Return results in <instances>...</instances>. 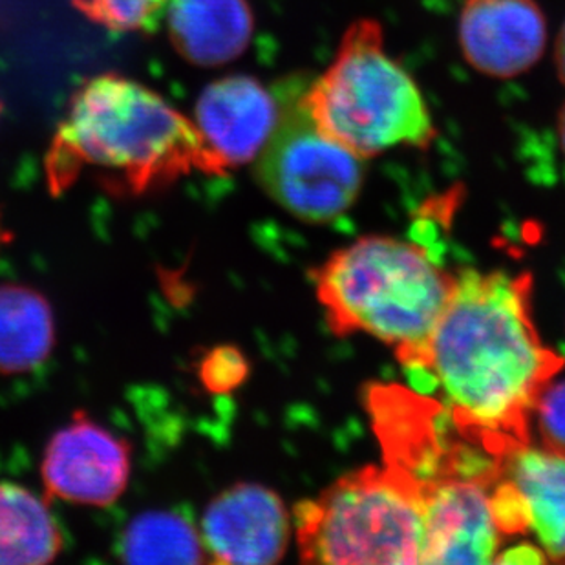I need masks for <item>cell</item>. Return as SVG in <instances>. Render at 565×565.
<instances>
[{"mask_svg":"<svg viewBox=\"0 0 565 565\" xmlns=\"http://www.w3.org/2000/svg\"><path fill=\"white\" fill-rule=\"evenodd\" d=\"M491 480L452 475L419 481L422 564H491L502 533L492 514Z\"/></svg>","mask_w":565,"mask_h":565,"instance_id":"cell-8","label":"cell"},{"mask_svg":"<svg viewBox=\"0 0 565 565\" xmlns=\"http://www.w3.org/2000/svg\"><path fill=\"white\" fill-rule=\"evenodd\" d=\"M247 0H172L169 33L183 60L196 66H222L241 57L253 35Z\"/></svg>","mask_w":565,"mask_h":565,"instance_id":"cell-12","label":"cell"},{"mask_svg":"<svg viewBox=\"0 0 565 565\" xmlns=\"http://www.w3.org/2000/svg\"><path fill=\"white\" fill-rule=\"evenodd\" d=\"M558 138H561V147L565 156V107L562 108L561 116H558Z\"/></svg>","mask_w":565,"mask_h":565,"instance_id":"cell-22","label":"cell"},{"mask_svg":"<svg viewBox=\"0 0 565 565\" xmlns=\"http://www.w3.org/2000/svg\"><path fill=\"white\" fill-rule=\"evenodd\" d=\"M456 277L422 246L366 236L337 252L317 273L331 330L363 331L395 348L408 364L436 330Z\"/></svg>","mask_w":565,"mask_h":565,"instance_id":"cell-3","label":"cell"},{"mask_svg":"<svg viewBox=\"0 0 565 565\" xmlns=\"http://www.w3.org/2000/svg\"><path fill=\"white\" fill-rule=\"evenodd\" d=\"M556 68H558V75L565 85V24L562 26L558 41H556Z\"/></svg>","mask_w":565,"mask_h":565,"instance_id":"cell-21","label":"cell"},{"mask_svg":"<svg viewBox=\"0 0 565 565\" xmlns=\"http://www.w3.org/2000/svg\"><path fill=\"white\" fill-rule=\"evenodd\" d=\"M83 169L102 172L116 192L145 194L191 171L213 174L207 150L191 119L124 75L86 81L46 154L54 194L70 188Z\"/></svg>","mask_w":565,"mask_h":565,"instance_id":"cell-2","label":"cell"},{"mask_svg":"<svg viewBox=\"0 0 565 565\" xmlns=\"http://www.w3.org/2000/svg\"><path fill=\"white\" fill-rule=\"evenodd\" d=\"M533 414L539 419V433L545 450L565 458V379L545 384L536 397Z\"/></svg>","mask_w":565,"mask_h":565,"instance_id":"cell-18","label":"cell"},{"mask_svg":"<svg viewBox=\"0 0 565 565\" xmlns=\"http://www.w3.org/2000/svg\"><path fill=\"white\" fill-rule=\"evenodd\" d=\"M200 536L205 553L218 564H275L288 551L291 518L277 492L236 483L211 500Z\"/></svg>","mask_w":565,"mask_h":565,"instance_id":"cell-9","label":"cell"},{"mask_svg":"<svg viewBox=\"0 0 565 565\" xmlns=\"http://www.w3.org/2000/svg\"><path fill=\"white\" fill-rule=\"evenodd\" d=\"M564 364L534 328L529 275L465 271L406 369L441 392L459 433L505 461L527 445L536 397Z\"/></svg>","mask_w":565,"mask_h":565,"instance_id":"cell-1","label":"cell"},{"mask_svg":"<svg viewBox=\"0 0 565 565\" xmlns=\"http://www.w3.org/2000/svg\"><path fill=\"white\" fill-rule=\"evenodd\" d=\"M130 470V445L86 412H75L72 422L50 439L41 463L50 497L88 507L118 502L127 491Z\"/></svg>","mask_w":565,"mask_h":565,"instance_id":"cell-7","label":"cell"},{"mask_svg":"<svg viewBox=\"0 0 565 565\" xmlns=\"http://www.w3.org/2000/svg\"><path fill=\"white\" fill-rule=\"evenodd\" d=\"M363 158L315 124L305 90L280 99V116L256 158L262 189L297 218L326 224L347 213L363 188Z\"/></svg>","mask_w":565,"mask_h":565,"instance_id":"cell-6","label":"cell"},{"mask_svg":"<svg viewBox=\"0 0 565 565\" xmlns=\"http://www.w3.org/2000/svg\"><path fill=\"white\" fill-rule=\"evenodd\" d=\"M247 372L246 358L233 347L214 348L200 364L203 386L214 394L238 388L246 381Z\"/></svg>","mask_w":565,"mask_h":565,"instance_id":"cell-19","label":"cell"},{"mask_svg":"<svg viewBox=\"0 0 565 565\" xmlns=\"http://www.w3.org/2000/svg\"><path fill=\"white\" fill-rule=\"evenodd\" d=\"M119 555L128 564H202V536L177 512L150 511L125 529Z\"/></svg>","mask_w":565,"mask_h":565,"instance_id":"cell-16","label":"cell"},{"mask_svg":"<svg viewBox=\"0 0 565 565\" xmlns=\"http://www.w3.org/2000/svg\"><path fill=\"white\" fill-rule=\"evenodd\" d=\"M547 561L565 562V458L545 448H518L503 461Z\"/></svg>","mask_w":565,"mask_h":565,"instance_id":"cell-13","label":"cell"},{"mask_svg":"<svg viewBox=\"0 0 565 565\" xmlns=\"http://www.w3.org/2000/svg\"><path fill=\"white\" fill-rule=\"evenodd\" d=\"M459 43L476 70L494 77H514L544 54V13L534 0H467L459 21Z\"/></svg>","mask_w":565,"mask_h":565,"instance_id":"cell-11","label":"cell"},{"mask_svg":"<svg viewBox=\"0 0 565 565\" xmlns=\"http://www.w3.org/2000/svg\"><path fill=\"white\" fill-rule=\"evenodd\" d=\"M60 523L46 502L15 483H0V565H44L63 551Z\"/></svg>","mask_w":565,"mask_h":565,"instance_id":"cell-15","label":"cell"},{"mask_svg":"<svg viewBox=\"0 0 565 565\" xmlns=\"http://www.w3.org/2000/svg\"><path fill=\"white\" fill-rule=\"evenodd\" d=\"M54 347V311L49 299L26 286H0V374L32 372Z\"/></svg>","mask_w":565,"mask_h":565,"instance_id":"cell-14","label":"cell"},{"mask_svg":"<svg viewBox=\"0 0 565 565\" xmlns=\"http://www.w3.org/2000/svg\"><path fill=\"white\" fill-rule=\"evenodd\" d=\"M10 233H6L4 225H2V216H0V249H2L6 242H10Z\"/></svg>","mask_w":565,"mask_h":565,"instance_id":"cell-23","label":"cell"},{"mask_svg":"<svg viewBox=\"0 0 565 565\" xmlns=\"http://www.w3.org/2000/svg\"><path fill=\"white\" fill-rule=\"evenodd\" d=\"M305 103L320 130L359 158L427 147L436 136L422 90L386 54L377 22L348 30L330 68L305 88Z\"/></svg>","mask_w":565,"mask_h":565,"instance_id":"cell-4","label":"cell"},{"mask_svg":"<svg viewBox=\"0 0 565 565\" xmlns=\"http://www.w3.org/2000/svg\"><path fill=\"white\" fill-rule=\"evenodd\" d=\"M545 561H547V556L544 551L529 544L503 551L502 555L494 558L497 564H542Z\"/></svg>","mask_w":565,"mask_h":565,"instance_id":"cell-20","label":"cell"},{"mask_svg":"<svg viewBox=\"0 0 565 565\" xmlns=\"http://www.w3.org/2000/svg\"><path fill=\"white\" fill-rule=\"evenodd\" d=\"M280 102L249 75L214 81L196 103V127L213 174L255 161L271 138Z\"/></svg>","mask_w":565,"mask_h":565,"instance_id":"cell-10","label":"cell"},{"mask_svg":"<svg viewBox=\"0 0 565 565\" xmlns=\"http://www.w3.org/2000/svg\"><path fill=\"white\" fill-rule=\"evenodd\" d=\"M300 556L317 564H422V487L388 463L335 481L295 507Z\"/></svg>","mask_w":565,"mask_h":565,"instance_id":"cell-5","label":"cell"},{"mask_svg":"<svg viewBox=\"0 0 565 565\" xmlns=\"http://www.w3.org/2000/svg\"><path fill=\"white\" fill-rule=\"evenodd\" d=\"M172 0H72L88 21L113 32H136L154 26Z\"/></svg>","mask_w":565,"mask_h":565,"instance_id":"cell-17","label":"cell"}]
</instances>
